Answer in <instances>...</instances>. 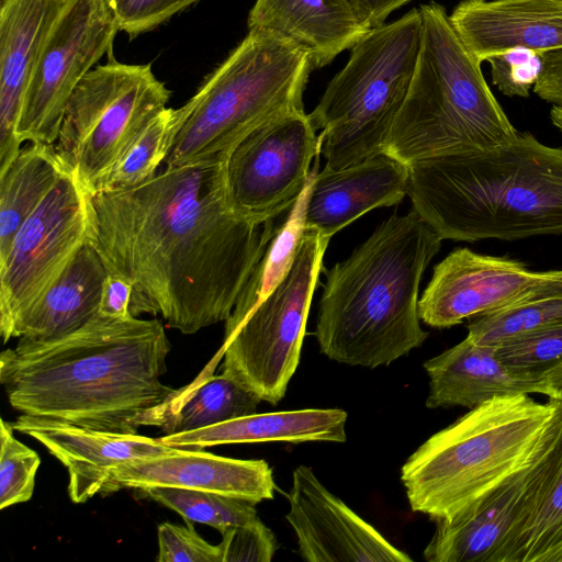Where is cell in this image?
Wrapping results in <instances>:
<instances>
[{"mask_svg": "<svg viewBox=\"0 0 562 562\" xmlns=\"http://www.w3.org/2000/svg\"><path fill=\"white\" fill-rule=\"evenodd\" d=\"M90 220L106 270L133 285L132 315L160 314L187 335L227 321L276 229L234 210L220 158L90 194Z\"/></svg>", "mask_w": 562, "mask_h": 562, "instance_id": "cell-1", "label": "cell"}, {"mask_svg": "<svg viewBox=\"0 0 562 562\" xmlns=\"http://www.w3.org/2000/svg\"><path fill=\"white\" fill-rule=\"evenodd\" d=\"M170 348L156 318L98 314L57 338H19L0 355V382L21 414L137 434L162 425L176 392L160 381Z\"/></svg>", "mask_w": 562, "mask_h": 562, "instance_id": "cell-2", "label": "cell"}, {"mask_svg": "<svg viewBox=\"0 0 562 562\" xmlns=\"http://www.w3.org/2000/svg\"><path fill=\"white\" fill-rule=\"evenodd\" d=\"M413 210L443 240L562 234V147L528 132L502 145L408 166Z\"/></svg>", "mask_w": 562, "mask_h": 562, "instance_id": "cell-3", "label": "cell"}, {"mask_svg": "<svg viewBox=\"0 0 562 562\" xmlns=\"http://www.w3.org/2000/svg\"><path fill=\"white\" fill-rule=\"evenodd\" d=\"M442 239L412 209L392 215L326 274L316 319L319 350L330 360L370 369L418 348V291Z\"/></svg>", "mask_w": 562, "mask_h": 562, "instance_id": "cell-4", "label": "cell"}, {"mask_svg": "<svg viewBox=\"0 0 562 562\" xmlns=\"http://www.w3.org/2000/svg\"><path fill=\"white\" fill-rule=\"evenodd\" d=\"M562 423V401L497 396L429 437L401 480L413 512L449 519L529 465Z\"/></svg>", "mask_w": 562, "mask_h": 562, "instance_id": "cell-5", "label": "cell"}, {"mask_svg": "<svg viewBox=\"0 0 562 562\" xmlns=\"http://www.w3.org/2000/svg\"><path fill=\"white\" fill-rule=\"evenodd\" d=\"M419 10V56L383 151L409 166L432 156L492 148L514 139L518 131L445 8L430 2Z\"/></svg>", "mask_w": 562, "mask_h": 562, "instance_id": "cell-6", "label": "cell"}, {"mask_svg": "<svg viewBox=\"0 0 562 562\" xmlns=\"http://www.w3.org/2000/svg\"><path fill=\"white\" fill-rule=\"evenodd\" d=\"M314 69L310 53L292 40L251 29L229 56L176 109L166 166L227 159L262 124L304 110L303 92Z\"/></svg>", "mask_w": 562, "mask_h": 562, "instance_id": "cell-7", "label": "cell"}, {"mask_svg": "<svg viewBox=\"0 0 562 562\" xmlns=\"http://www.w3.org/2000/svg\"><path fill=\"white\" fill-rule=\"evenodd\" d=\"M422 33V13L414 8L371 29L351 48L348 63L308 114L322 130L326 168L342 169L383 151L413 79Z\"/></svg>", "mask_w": 562, "mask_h": 562, "instance_id": "cell-8", "label": "cell"}, {"mask_svg": "<svg viewBox=\"0 0 562 562\" xmlns=\"http://www.w3.org/2000/svg\"><path fill=\"white\" fill-rule=\"evenodd\" d=\"M171 92L150 64L110 58L93 67L67 103L55 151L67 171L93 194L136 135L161 109Z\"/></svg>", "mask_w": 562, "mask_h": 562, "instance_id": "cell-9", "label": "cell"}, {"mask_svg": "<svg viewBox=\"0 0 562 562\" xmlns=\"http://www.w3.org/2000/svg\"><path fill=\"white\" fill-rule=\"evenodd\" d=\"M329 239L305 228L294 263L280 284L241 321L225 328L220 349L223 372L271 405L284 397L299 366Z\"/></svg>", "mask_w": 562, "mask_h": 562, "instance_id": "cell-10", "label": "cell"}, {"mask_svg": "<svg viewBox=\"0 0 562 562\" xmlns=\"http://www.w3.org/2000/svg\"><path fill=\"white\" fill-rule=\"evenodd\" d=\"M90 193L66 171L16 233L0 261V333L12 339L22 314L67 268L90 237Z\"/></svg>", "mask_w": 562, "mask_h": 562, "instance_id": "cell-11", "label": "cell"}, {"mask_svg": "<svg viewBox=\"0 0 562 562\" xmlns=\"http://www.w3.org/2000/svg\"><path fill=\"white\" fill-rule=\"evenodd\" d=\"M119 25L106 0H67L53 25L24 95L21 143L54 145L77 85L111 53Z\"/></svg>", "mask_w": 562, "mask_h": 562, "instance_id": "cell-12", "label": "cell"}, {"mask_svg": "<svg viewBox=\"0 0 562 562\" xmlns=\"http://www.w3.org/2000/svg\"><path fill=\"white\" fill-rule=\"evenodd\" d=\"M316 131L308 114L295 110L262 124L232 149L227 192L240 216L263 225L294 205L321 154Z\"/></svg>", "mask_w": 562, "mask_h": 562, "instance_id": "cell-13", "label": "cell"}, {"mask_svg": "<svg viewBox=\"0 0 562 562\" xmlns=\"http://www.w3.org/2000/svg\"><path fill=\"white\" fill-rule=\"evenodd\" d=\"M562 446V423L537 458L449 519L435 520L428 562H505Z\"/></svg>", "mask_w": 562, "mask_h": 562, "instance_id": "cell-14", "label": "cell"}, {"mask_svg": "<svg viewBox=\"0 0 562 562\" xmlns=\"http://www.w3.org/2000/svg\"><path fill=\"white\" fill-rule=\"evenodd\" d=\"M543 278L520 261L457 248L435 266L418 301L419 317L449 328L524 301Z\"/></svg>", "mask_w": 562, "mask_h": 562, "instance_id": "cell-15", "label": "cell"}, {"mask_svg": "<svg viewBox=\"0 0 562 562\" xmlns=\"http://www.w3.org/2000/svg\"><path fill=\"white\" fill-rule=\"evenodd\" d=\"M285 515L308 562H411L372 525L334 495L306 465L292 474Z\"/></svg>", "mask_w": 562, "mask_h": 562, "instance_id": "cell-16", "label": "cell"}, {"mask_svg": "<svg viewBox=\"0 0 562 562\" xmlns=\"http://www.w3.org/2000/svg\"><path fill=\"white\" fill-rule=\"evenodd\" d=\"M168 486L207 491L258 504L272 499L274 480L265 460H240L203 449L175 448L164 454L126 461L111 472L102 494L123 487Z\"/></svg>", "mask_w": 562, "mask_h": 562, "instance_id": "cell-17", "label": "cell"}, {"mask_svg": "<svg viewBox=\"0 0 562 562\" xmlns=\"http://www.w3.org/2000/svg\"><path fill=\"white\" fill-rule=\"evenodd\" d=\"M13 430L41 442L68 471V494L82 504L102 493L117 465L172 451L159 438L83 428L67 422L21 414Z\"/></svg>", "mask_w": 562, "mask_h": 562, "instance_id": "cell-18", "label": "cell"}, {"mask_svg": "<svg viewBox=\"0 0 562 562\" xmlns=\"http://www.w3.org/2000/svg\"><path fill=\"white\" fill-rule=\"evenodd\" d=\"M67 0H1L0 5V172L22 143L18 123L45 41Z\"/></svg>", "mask_w": 562, "mask_h": 562, "instance_id": "cell-19", "label": "cell"}, {"mask_svg": "<svg viewBox=\"0 0 562 562\" xmlns=\"http://www.w3.org/2000/svg\"><path fill=\"white\" fill-rule=\"evenodd\" d=\"M408 166L382 151L342 169L324 167L311 187L305 228L333 235L367 212L398 204L408 191Z\"/></svg>", "mask_w": 562, "mask_h": 562, "instance_id": "cell-20", "label": "cell"}, {"mask_svg": "<svg viewBox=\"0 0 562 562\" xmlns=\"http://www.w3.org/2000/svg\"><path fill=\"white\" fill-rule=\"evenodd\" d=\"M449 19L480 63L514 48H562L560 0H462Z\"/></svg>", "mask_w": 562, "mask_h": 562, "instance_id": "cell-21", "label": "cell"}, {"mask_svg": "<svg viewBox=\"0 0 562 562\" xmlns=\"http://www.w3.org/2000/svg\"><path fill=\"white\" fill-rule=\"evenodd\" d=\"M424 369L429 376L428 408L471 409L497 396L548 394L542 376L509 369L497 357L495 345L469 337L428 359Z\"/></svg>", "mask_w": 562, "mask_h": 562, "instance_id": "cell-22", "label": "cell"}, {"mask_svg": "<svg viewBox=\"0 0 562 562\" xmlns=\"http://www.w3.org/2000/svg\"><path fill=\"white\" fill-rule=\"evenodd\" d=\"M247 23L249 30H269L304 47L314 69L330 64L371 30L347 0H257Z\"/></svg>", "mask_w": 562, "mask_h": 562, "instance_id": "cell-23", "label": "cell"}, {"mask_svg": "<svg viewBox=\"0 0 562 562\" xmlns=\"http://www.w3.org/2000/svg\"><path fill=\"white\" fill-rule=\"evenodd\" d=\"M106 267L88 241L56 281L16 322L12 338L46 340L72 333L98 315Z\"/></svg>", "mask_w": 562, "mask_h": 562, "instance_id": "cell-24", "label": "cell"}, {"mask_svg": "<svg viewBox=\"0 0 562 562\" xmlns=\"http://www.w3.org/2000/svg\"><path fill=\"white\" fill-rule=\"evenodd\" d=\"M348 414L340 408H306L273 413H255L198 430L166 435L167 446L204 449L226 443L284 441L345 442Z\"/></svg>", "mask_w": 562, "mask_h": 562, "instance_id": "cell-25", "label": "cell"}, {"mask_svg": "<svg viewBox=\"0 0 562 562\" xmlns=\"http://www.w3.org/2000/svg\"><path fill=\"white\" fill-rule=\"evenodd\" d=\"M222 357L218 350L192 383L176 390L159 427L162 432L198 430L257 413L259 396L224 372L213 374Z\"/></svg>", "mask_w": 562, "mask_h": 562, "instance_id": "cell-26", "label": "cell"}, {"mask_svg": "<svg viewBox=\"0 0 562 562\" xmlns=\"http://www.w3.org/2000/svg\"><path fill=\"white\" fill-rule=\"evenodd\" d=\"M66 171L54 145L29 143L0 172V261L23 223Z\"/></svg>", "mask_w": 562, "mask_h": 562, "instance_id": "cell-27", "label": "cell"}, {"mask_svg": "<svg viewBox=\"0 0 562 562\" xmlns=\"http://www.w3.org/2000/svg\"><path fill=\"white\" fill-rule=\"evenodd\" d=\"M297 201L290 209L283 224L277 227L246 282L237 303L225 322V328L241 321L256 305L265 300L291 270L305 233V212L317 164Z\"/></svg>", "mask_w": 562, "mask_h": 562, "instance_id": "cell-28", "label": "cell"}, {"mask_svg": "<svg viewBox=\"0 0 562 562\" xmlns=\"http://www.w3.org/2000/svg\"><path fill=\"white\" fill-rule=\"evenodd\" d=\"M505 562H562V446Z\"/></svg>", "mask_w": 562, "mask_h": 562, "instance_id": "cell-29", "label": "cell"}, {"mask_svg": "<svg viewBox=\"0 0 562 562\" xmlns=\"http://www.w3.org/2000/svg\"><path fill=\"white\" fill-rule=\"evenodd\" d=\"M175 116L172 108L157 112L104 178L98 192L131 188L153 178L169 153Z\"/></svg>", "mask_w": 562, "mask_h": 562, "instance_id": "cell-30", "label": "cell"}, {"mask_svg": "<svg viewBox=\"0 0 562 562\" xmlns=\"http://www.w3.org/2000/svg\"><path fill=\"white\" fill-rule=\"evenodd\" d=\"M139 491L177 512L187 521L205 524L220 532L258 517L255 504L214 492L168 486H150Z\"/></svg>", "mask_w": 562, "mask_h": 562, "instance_id": "cell-31", "label": "cell"}, {"mask_svg": "<svg viewBox=\"0 0 562 562\" xmlns=\"http://www.w3.org/2000/svg\"><path fill=\"white\" fill-rule=\"evenodd\" d=\"M559 323H562V295L546 296L473 317L467 337L479 344L496 345Z\"/></svg>", "mask_w": 562, "mask_h": 562, "instance_id": "cell-32", "label": "cell"}, {"mask_svg": "<svg viewBox=\"0 0 562 562\" xmlns=\"http://www.w3.org/2000/svg\"><path fill=\"white\" fill-rule=\"evenodd\" d=\"M495 346L497 357L509 369L542 376L562 364V323L510 337Z\"/></svg>", "mask_w": 562, "mask_h": 562, "instance_id": "cell-33", "label": "cell"}, {"mask_svg": "<svg viewBox=\"0 0 562 562\" xmlns=\"http://www.w3.org/2000/svg\"><path fill=\"white\" fill-rule=\"evenodd\" d=\"M41 459L13 436L10 422L0 420V509L31 499Z\"/></svg>", "mask_w": 562, "mask_h": 562, "instance_id": "cell-34", "label": "cell"}, {"mask_svg": "<svg viewBox=\"0 0 562 562\" xmlns=\"http://www.w3.org/2000/svg\"><path fill=\"white\" fill-rule=\"evenodd\" d=\"M493 83L505 95L529 97L542 68L541 53L514 48L487 59Z\"/></svg>", "mask_w": 562, "mask_h": 562, "instance_id": "cell-35", "label": "cell"}, {"mask_svg": "<svg viewBox=\"0 0 562 562\" xmlns=\"http://www.w3.org/2000/svg\"><path fill=\"white\" fill-rule=\"evenodd\" d=\"M221 533L222 562H270L278 550L276 536L259 517Z\"/></svg>", "mask_w": 562, "mask_h": 562, "instance_id": "cell-36", "label": "cell"}, {"mask_svg": "<svg viewBox=\"0 0 562 562\" xmlns=\"http://www.w3.org/2000/svg\"><path fill=\"white\" fill-rule=\"evenodd\" d=\"M130 38L151 31L200 0H106Z\"/></svg>", "mask_w": 562, "mask_h": 562, "instance_id": "cell-37", "label": "cell"}, {"mask_svg": "<svg viewBox=\"0 0 562 562\" xmlns=\"http://www.w3.org/2000/svg\"><path fill=\"white\" fill-rule=\"evenodd\" d=\"M158 562H222L220 546L206 542L188 521L187 526H158Z\"/></svg>", "mask_w": 562, "mask_h": 562, "instance_id": "cell-38", "label": "cell"}, {"mask_svg": "<svg viewBox=\"0 0 562 562\" xmlns=\"http://www.w3.org/2000/svg\"><path fill=\"white\" fill-rule=\"evenodd\" d=\"M132 283L121 274L109 272L103 281L98 314L111 318L134 317L131 313Z\"/></svg>", "mask_w": 562, "mask_h": 562, "instance_id": "cell-39", "label": "cell"}, {"mask_svg": "<svg viewBox=\"0 0 562 562\" xmlns=\"http://www.w3.org/2000/svg\"><path fill=\"white\" fill-rule=\"evenodd\" d=\"M359 20L369 29L384 24L396 9L412 0H347Z\"/></svg>", "mask_w": 562, "mask_h": 562, "instance_id": "cell-40", "label": "cell"}, {"mask_svg": "<svg viewBox=\"0 0 562 562\" xmlns=\"http://www.w3.org/2000/svg\"><path fill=\"white\" fill-rule=\"evenodd\" d=\"M542 379L548 390L547 396L562 401V364L544 373Z\"/></svg>", "mask_w": 562, "mask_h": 562, "instance_id": "cell-41", "label": "cell"}, {"mask_svg": "<svg viewBox=\"0 0 562 562\" xmlns=\"http://www.w3.org/2000/svg\"><path fill=\"white\" fill-rule=\"evenodd\" d=\"M550 117L552 123L562 131V106L553 105Z\"/></svg>", "mask_w": 562, "mask_h": 562, "instance_id": "cell-42", "label": "cell"}, {"mask_svg": "<svg viewBox=\"0 0 562 562\" xmlns=\"http://www.w3.org/2000/svg\"><path fill=\"white\" fill-rule=\"evenodd\" d=\"M560 1H562V0H560Z\"/></svg>", "mask_w": 562, "mask_h": 562, "instance_id": "cell-43", "label": "cell"}]
</instances>
